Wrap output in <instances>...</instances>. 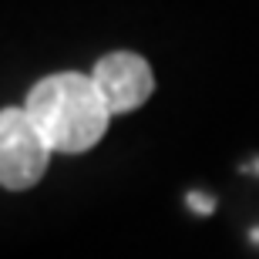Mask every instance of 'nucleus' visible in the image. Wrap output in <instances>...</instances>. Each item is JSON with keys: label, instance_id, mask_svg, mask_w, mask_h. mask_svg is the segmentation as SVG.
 <instances>
[{"label": "nucleus", "instance_id": "nucleus-1", "mask_svg": "<svg viewBox=\"0 0 259 259\" xmlns=\"http://www.w3.org/2000/svg\"><path fill=\"white\" fill-rule=\"evenodd\" d=\"M24 111L44 135L51 152L67 155L88 152L95 142H101L111 118L101 91L95 88V77L77 71H61L34 84Z\"/></svg>", "mask_w": 259, "mask_h": 259}, {"label": "nucleus", "instance_id": "nucleus-2", "mask_svg": "<svg viewBox=\"0 0 259 259\" xmlns=\"http://www.w3.org/2000/svg\"><path fill=\"white\" fill-rule=\"evenodd\" d=\"M51 158V145L30 121L24 108H7L0 115V182L7 189H30Z\"/></svg>", "mask_w": 259, "mask_h": 259}, {"label": "nucleus", "instance_id": "nucleus-3", "mask_svg": "<svg viewBox=\"0 0 259 259\" xmlns=\"http://www.w3.org/2000/svg\"><path fill=\"white\" fill-rule=\"evenodd\" d=\"M91 77H95V88L101 91L111 115L142 108L152 98V88H155L148 61L138 58V54H128V51H115V54L101 58L91 71Z\"/></svg>", "mask_w": 259, "mask_h": 259}]
</instances>
